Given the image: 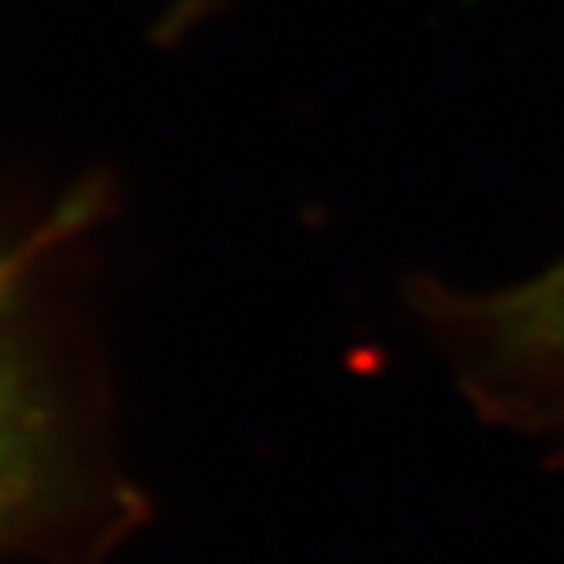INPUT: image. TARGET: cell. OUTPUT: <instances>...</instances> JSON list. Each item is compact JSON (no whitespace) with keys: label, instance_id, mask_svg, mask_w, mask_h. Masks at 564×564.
I'll use <instances>...</instances> for the list:
<instances>
[{"label":"cell","instance_id":"cell-1","mask_svg":"<svg viewBox=\"0 0 564 564\" xmlns=\"http://www.w3.org/2000/svg\"><path fill=\"white\" fill-rule=\"evenodd\" d=\"M502 357L545 377H564V256L538 279L502 291L482 310Z\"/></svg>","mask_w":564,"mask_h":564},{"label":"cell","instance_id":"cell-2","mask_svg":"<svg viewBox=\"0 0 564 564\" xmlns=\"http://www.w3.org/2000/svg\"><path fill=\"white\" fill-rule=\"evenodd\" d=\"M28 482V408L0 337V525L17 510Z\"/></svg>","mask_w":564,"mask_h":564}]
</instances>
